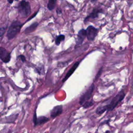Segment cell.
<instances>
[{"label": "cell", "instance_id": "6da1fadb", "mask_svg": "<svg viewBox=\"0 0 133 133\" xmlns=\"http://www.w3.org/2000/svg\"><path fill=\"white\" fill-rule=\"evenodd\" d=\"M125 93L124 92V91L121 90L111 100L109 103L98 107L96 111V113L98 114H101L105 111H109L113 110L117 106V105L123 100L125 97Z\"/></svg>", "mask_w": 133, "mask_h": 133}, {"label": "cell", "instance_id": "7a4b0ae2", "mask_svg": "<svg viewBox=\"0 0 133 133\" xmlns=\"http://www.w3.org/2000/svg\"><path fill=\"white\" fill-rule=\"evenodd\" d=\"M23 24L18 20L14 21L8 28L6 36L8 39H12L19 32Z\"/></svg>", "mask_w": 133, "mask_h": 133}, {"label": "cell", "instance_id": "3957f363", "mask_svg": "<svg viewBox=\"0 0 133 133\" xmlns=\"http://www.w3.org/2000/svg\"><path fill=\"white\" fill-rule=\"evenodd\" d=\"M18 9L19 15L22 17L28 16L31 11L30 3L25 1H22L19 3Z\"/></svg>", "mask_w": 133, "mask_h": 133}, {"label": "cell", "instance_id": "277c9868", "mask_svg": "<svg viewBox=\"0 0 133 133\" xmlns=\"http://www.w3.org/2000/svg\"><path fill=\"white\" fill-rule=\"evenodd\" d=\"M94 88L95 85L94 84H92L88 89L81 96L79 100V103L81 105H83L91 98Z\"/></svg>", "mask_w": 133, "mask_h": 133}, {"label": "cell", "instance_id": "5b68a950", "mask_svg": "<svg viewBox=\"0 0 133 133\" xmlns=\"http://www.w3.org/2000/svg\"><path fill=\"white\" fill-rule=\"evenodd\" d=\"M86 36L88 41H92L97 35L98 29L92 25H89L86 30Z\"/></svg>", "mask_w": 133, "mask_h": 133}, {"label": "cell", "instance_id": "8992f818", "mask_svg": "<svg viewBox=\"0 0 133 133\" xmlns=\"http://www.w3.org/2000/svg\"><path fill=\"white\" fill-rule=\"evenodd\" d=\"M0 57L2 61L4 63H8L10 60V54L5 48H0Z\"/></svg>", "mask_w": 133, "mask_h": 133}, {"label": "cell", "instance_id": "52a82bcc", "mask_svg": "<svg viewBox=\"0 0 133 133\" xmlns=\"http://www.w3.org/2000/svg\"><path fill=\"white\" fill-rule=\"evenodd\" d=\"M33 121L34 124V126H36L37 125H39L47 122L49 121V118L44 116L37 117L36 112H35L33 116Z\"/></svg>", "mask_w": 133, "mask_h": 133}, {"label": "cell", "instance_id": "ba28073f", "mask_svg": "<svg viewBox=\"0 0 133 133\" xmlns=\"http://www.w3.org/2000/svg\"><path fill=\"white\" fill-rule=\"evenodd\" d=\"M63 107L62 105H58L54 107L50 111V116L52 118H55L60 115L62 113Z\"/></svg>", "mask_w": 133, "mask_h": 133}, {"label": "cell", "instance_id": "9c48e42d", "mask_svg": "<svg viewBox=\"0 0 133 133\" xmlns=\"http://www.w3.org/2000/svg\"><path fill=\"white\" fill-rule=\"evenodd\" d=\"M86 36V31L84 29H82L81 30H80L78 32L77 36L76 45L82 44Z\"/></svg>", "mask_w": 133, "mask_h": 133}, {"label": "cell", "instance_id": "30bf717a", "mask_svg": "<svg viewBox=\"0 0 133 133\" xmlns=\"http://www.w3.org/2000/svg\"><path fill=\"white\" fill-rule=\"evenodd\" d=\"M79 64V61H77L76 62H75L73 65L71 67V68L68 71V72H67V73L66 74L65 77L63 78V79H62V82H64L65 81H66L68 78L71 76V75L74 73V72L75 71V70L77 69V66H78Z\"/></svg>", "mask_w": 133, "mask_h": 133}, {"label": "cell", "instance_id": "8fae6325", "mask_svg": "<svg viewBox=\"0 0 133 133\" xmlns=\"http://www.w3.org/2000/svg\"><path fill=\"white\" fill-rule=\"evenodd\" d=\"M38 23L36 22H34L33 23L31 24L30 26H29L25 29L24 33L25 34H28V33H30L33 32L34 31H35V30L38 26Z\"/></svg>", "mask_w": 133, "mask_h": 133}, {"label": "cell", "instance_id": "7c38bea8", "mask_svg": "<svg viewBox=\"0 0 133 133\" xmlns=\"http://www.w3.org/2000/svg\"><path fill=\"white\" fill-rule=\"evenodd\" d=\"M100 12V10H98L97 8H94V10H92V12L86 18V19H85V21L86 20V19H88L89 18H91V19H95L97 17H98V14Z\"/></svg>", "mask_w": 133, "mask_h": 133}, {"label": "cell", "instance_id": "4fadbf2b", "mask_svg": "<svg viewBox=\"0 0 133 133\" xmlns=\"http://www.w3.org/2000/svg\"><path fill=\"white\" fill-rule=\"evenodd\" d=\"M56 1L55 0H50L48 1V4H47V8L49 10H52L56 5Z\"/></svg>", "mask_w": 133, "mask_h": 133}, {"label": "cell", "instance_id": "5bb4252c", "mask_svg": "<svg viewBox=\"0 0 133 133\" xmlns=\"http://www.w3.org/2000/svg\"><path fill=\"white\" fill-rule=\"evenodd\" d=\"M64 38H65V36L64 35H62L61 34V35H58L57 37V38H56V39L55 40V44H56V45H57V46L59 45L60 43H61V42L63 41L64 39Z\"/></svg>", "mask_w": 133, "mask_h": 133}, {"label": "cell", "instance_id": "9a60e30c", "mask_svg": "<svg viewBox=\"0 0 133 133\" xmlns=\"http://www.w3.org/2000/svg\"><path fill=\"white\" fill-rule=\"evenodd\" d=\"M94 104V101L93 100H91V101H87L83 105V107L85 108V109H87V108H88L90 107H91L92 105H93Z\"/></svg>", "mask_w": 133, "mask_h": 133}, {"label": "cell", "instance_id": "2e32d148", "mask_svg": "<svg viewBox=\"0 0 133 133\" xmlns=\"http://www.w3.org/2000/svg\"><path fill=\"white\" fill-rule=\"evenodd\" d=\"M5 30H6V28L5 27H2L1 28V31H0V35H1V36L2 37L3 36V35L4 34L5 31Z\"/></svg>", "mask_w": 133, "mask_h": 133}, {"label": "cell", "instance_id": "e0dca14e", "mask_svg": "<svg viewBox=\"0 0 133 133\" xmlns=\"http://www.w3.org/2000/svg\"><path fill=\"white\" fill-rule=\"evenodd\" d=\"M18 58H20V60H21L23 62H25V61H26L25 57L23 55H22L19 56H18Z\"/></svg>", "mask_w": 133, "mask_h": 133}, {"label": "cell", "instance_id": "ac0fdd59", "mask_svg": "<svg viewBox=\"0 0 133 133\" xmlns=\"http://www.w3.org/2000/svg\"><path fill=\"white\" fill-rule=\"evenodd\" d=\"M101 69H102V68L100 69V70H99V72H98L97 75H96V77H95V79H96H96H97L99 77V76L100 75V74H101Z\"/></svg>", "mask_w": 133, "mask_h": 133}, {"label": "cell", "instance_id": "d6986e66", "mask_svg": "<svg viewBox=\"0 0 133 133\" xmlns=\"http://www.w3.org/2000/svg\"><path fill=\"white\" fill-rule=\"evenodd\" d=\"M56 12L58 14H61V9L60 8H57V10H56Z\"/></svg>", "mask_w": 133, "mask_h": 133}, {"label": "cell", "instance_id": "ffe728a7", "mask_svg": "<svg viewBox=\"0 0 133 133\" xmlns=\"http://www.w3.org/2000/svg\"><path fill=\"white\" fill-rule=\"evenodd\" d=\"M37 12H36V13H35V14H34V15H33V16H31V18H29V19H28V20H27V21H29V20H30V19H32V18H34V16H35V15H36V14H37Z\"/></svg>", "mask_w": 133, "mask_h": 133}, {"label": "cell", "instance_id": "44dd1931", "mask_svg": "<svg viewBox=\"0 0 133 133\" xmlns=\"http://www.w3.org/2000/svg\"><path fill=\"white\" fill-rule=\"evenodd\" d=\"M13 1H8V3H9L10 4H11V3H13Z\"/></svg>", "mask_w": 133, "mask_h": 133}, {"label": "cell", "instance_id": "7402d4cb", "mask_svg": "<svg viewBox=\"0 0 133 133\" xmlns=\"http://www.w3.org/2000/svg\"><path fill=\"white\" fill-rule=\"evenodd\" d=\"M104 133H110V130H107Z\"/></svg>", "mask_w": 133, "mask_h": 133}]
</instances>
